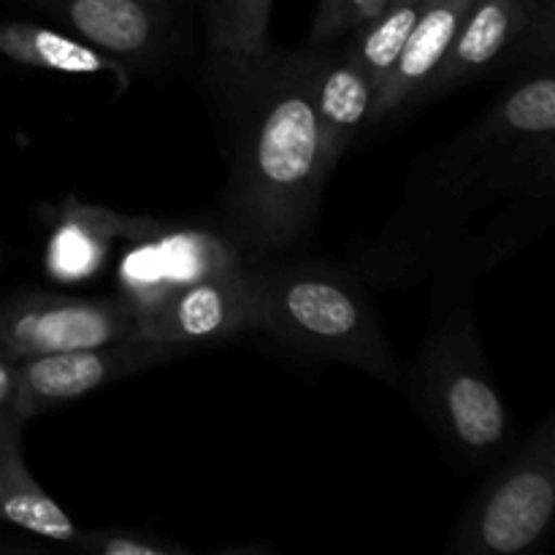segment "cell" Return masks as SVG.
Instances as JSON below:
<instances>
[{
    "mask_svg": "<svg viewBox=\"0 0 555 555\" xmlns=\"http://www.w3.org/2000/svg\"><path fill=\"white\" fill-rule=\"evenodd\" d=\"M74 545L87 553L98 555H171L182 553V547L168 542L146 540L133 531H92V534H76Z\"/></svg>",
    "mask_w": 555,
    "mask_h": 555,
    "instance_id": "18",
    "label": "cell"
},
{
    "mask_svg": "<svg viewBox=\"0 0 555 555\" xmlns=\"http://www.w3.org/2000/svg\"><path fill=\"white\" fill-rule=\"evenodd\" d=\"M388 3L390 0H369V20H372V16H377Z\"/></svg>",
    "mask_w": 555,
    "mask_h": 555,
    "instance_id": "21",
    "label": "cell"
},
{
    "mask_svg": "<svg viewBox=\"0 0 555 555\" xmlns=\"http://www.w3.org/2000/svg\"><path fill=\"white\" fill-rule=\"evenodd\" d=\"M0 52L9 60L33 68L57 70V74L95 76L114 74L117 79L128 76V68L114 57L103 54L81 38L33 22H5L0 25Z\"/></svg>",
    "mask_w": 555,
    "mask_h": 555,
    "instance_id": "14",
    "label": "cell"
},
{
    "mask_svg": "<svg viewBox=\"0 0 555 555\" xmlns=\"http://www.w3.org/2000/svg\"><path fill=\"white\" fill-rule=\"evenodd\" d=\"M139 339L190 350L193 345L225 341L258 328L255 276L249 266L182 287L141 309Z\"/></svg>",
    "mask_w": 555,
    "mask_h": 555,
    "instance_id": "9",
    "label": "cell"
},
{
    "mask_svg": "<svg viewBox=\"0 0 555 555\" xmlns=\"http://www.w3.org/2000/svg\"><path fill=\"white\" fill-rule=\"evenodd\" d=\"M555 513L553 426L496 477L466 515L455 547L464 553H526L547 534Z\"/></svg>",
    "mask_w": 555,
    "mask_h": 555,
    "instance_id": "3",
    "label": "cell"
},
{
    "mask_svg": "<svg viewBox=\"0 0 555 555\" xmlns=\"http://www.w3.org/2000/svg\"><path fill=\"white\" fill-rule=\"evenodd\" d=\"M20 396V366L16 361L0 358V415H14Z\"/></svg>",
    "mask_w": 555,
    "mask_h": 555,
    "instance_id": "20",
    "label": "cell"
},
{
    "mask_svg": "<svg viewBox=\"0 0 555 555\" xmlns=\"http://www.w3.org/2000/svg\"><path fill=\"white\" fill-rule=\"evenodd\" d=\"M133 238L135 244L125 249L119 263V285L125 291V301L135 312L182 287L247 266L242 249L231 238L201 228L160 231L152 222Z\"/></svg>",
    "mask_w": 555,
    "mask_h": 555,
    "instance_id": "7",
    "label": "cell"
},
{
    "mask_svg": "<svg viewBox=\"0 0 555 555\" xmlns=\"http://www.w3.org/2000/svg\"><path fill=\"white\" fill-rule=\"evenodd\" d=\"M309 60H312V106L318 114L325 160L334 168L361 125L369 122L372 87L350 60L347 49L309 52Z\"/></svg>",
    "mask_w": 555,
    "mask_h": 555,
    "instance_id": "12",
    "label": "cell"
},
{
    "mask_svg": "<svg viewBox=\"0 0 555 555\" xmlns=\"http://www.w3.org/2000/svg\"><path fill=\"white\" fill-rule=\"evenodd\" d=\"M545 3H553V0H545Z\"/></svg>",
    "mask_w": 555,
    "mask_h": 555,
    "instance_id": "22",
    "label": "cell"
},
{
    "mask_svg": "<svg viewBox=\"0 0 555 555\" xmlns=\"http://www.w3.org/2000/svg\"><path fill=\"white\" fill-rule=\"evenodd\" d=\"M20 431L14 415H0V518L47 540L74 542V520L27 472Z\"/></svg>",
    "mask_w": 555,
    "mask_h": 555,
    "instance_id": "13",
    "label": "cell"
},
{
    "mask_svg": "<svg viewBox=\"0 0 555 555\" xmlns=\"http://www.w3.org/2000/svg\"><path fill=\"white\" fill-rule=\"evenodd\" d=\"M125 68L166 63L182 43L190 0H22Z\"/></svg>",
    "mask_w": 555,
    "mask_h": 555,
    "instance_id": "5",
    "label": "cell"
},
{
    "mask_svg": "<svg viewBox=\"0 0 555 555\" xmlns=\"http://www.w3.org/2000/svg\"><path fill=\"white\" fill-rule=\"evenodd\" d=\"M258 328L331 361L393 377L379 320L350 276L325 266L282 263L253 269Z\"/></svg>",
    "mask_w": 555,
    "mask_h": 555,
    "instance_id": "2",
    "label": "cell"
},
{
    "mask_svg": "<svg viewBox=\"0 0 555 555\" xmlns=\"http://www.w3.org/2000/svg\"><path fill=\"white\" fill-rule=\"evenodd\" d=\"M469 5L472 0H426L393 68L388 70L383 85L374 92L369 122H383V117L399 108L412 92L431 81V76L442 65L444 54L453 47V38Z\"/></svg>",
    "mask_w": 555,
    "mask_h": 555,
    "instance_id": "10",
    "label": "cell"
},
{
    "mask_svg": "<svg viewBox=\"0 0 555 555\" xmlns=\"http://www.w3.org/2000/svg\"><path fill=\"white\" fill-rule=\"evenodd\" d=\"M152 220H130L119 217L108 209L95 206H74L63 211V222L54 231L49 244V269L54 276L76 280V276H90L103 260L108 242L114 236H130L146 231Z\"/></svg>",
    "mask_w": 555,
    "mask_h": 555,
    "instance_id": "15",
    "label": "cell"
},
{
    "mask_svg": "<svg viewBox=\"0 0 555 555\" xmlns=\"http://www.w3.org/2000/svg\"><path fill=\"white\" fill-rule=\"evenodd\" d=\"M139 314L125 298L85 301V298L27 293L0 309V358L52 356L81 347L139 339Z\"/></svg>",
    "mask_w": 555,
    "mask_h": 555,
    "instance_id": "6",
    "label": "cell"
},
{
    "mask_svg": "<svg viewBox=\"0 0 555 555\" xmlns=\"http://www.w3.org/2000/svg\"><path fill=\"white\" fill-rule=\"evenodd\" d=\"M423 5H426V0H390L377 16L356 27V38L347 47V54L361 68V74L366 76L369 87H372V98L377 87L383 85L385 76H388V70L393 68L406 36H410L417 16H421Z\"/></svg>",
    "mask_w": 555,
    "mask_h": 555,
    "instance_id": "16",
    "label": "cell"
},
{
    "mask_svg": "<svg viewBox=\"0 0 555 555\" xmlns=\"http://www.w3.org/2000/svg\"><path fill=\"white\" fill-rule=\"evenodd\" d=\"M369 20V0H320L318 16L312 25V43H331L334 38L356 30Z\"/></svg>",
    "mask_w": 555,
    "mask_h": 555,
    "instance_id": "19",
    "label": "cell"
},
{
    "mask_svg": "<svg viewBox=\"0 0 555 555\" xmlns=\"http://www.w3.org/2000/svg\"><path fill=\"white\" fill-rule=\"evenodd\" d=\"M182 352L184 347L163 345V341L122 339L112 341V345L25 358L16 363L20 366V396H16L14 417L25 423L41 412L81 399L114 379L179 358Z\"/></svg>",
    "mask_w": 555,
    "mask_h": 555,
    "instance_id": "8",
    "label": "cell"
},
{
    "mask_svg": "<svg viewBox=\"0 0 555 555\" xmlns=\"http://www.w3.org/2000/svg\"><path fill=\"white\" fill-rule=\"evenodd\" d=\"M426 404L444 437L469 455H493L507 439V410L477 352L472 323L437 341L426 366Z\"/></svg>",
    "mask_w": 555,
    "mask_h": 555,
    "instance_id": "4",
    "label": "cell"
},
{
    "mask_svg": "<svg viewBox=\"0 0 555 555\" xmlns=\"http://www.w3.org/2000/svg\"><path fill=\"white\" fill-rule=\"evenodd\" d=\"M534 11L537 0H472L453 47L431 79L448 87L491 68L524 36Z\"/></svg>",
    "mask_w": 555,
    "mask_h": 555,
    "instance_id": "11",
    "label": "cell"
},
{
    "mask_svg": "<svg viewBox=\"0 0 555 555\" xmlns=\"http://www.w3.org/2000/svg\"><path fill=\"white\" fill-rule=\"evenodd\" d=\"M209 49L215 60L244 63L269 49V16L274 0H204Z\"/></svg>",
    "mask_w": 555,
    "mask_h": 555,
    "instance_id": "17",
    "label": "cell"
},
{
    "mask_svg": "<svg viewBox=\"0 0 555 555\" xmlns=\"http://www.w3.org/2000/svg\"><path fill=\"white\" fill-rule=\"evenodd\" d=\"M228 130V236L255 258L309 231L331 173L312 106L309 52L217 60Z\"/></svg>",
    "mask_w": 555,
    "mask_h": 555,
    "instance_id": "1",
    "label": "cell"
}]
</instances>
